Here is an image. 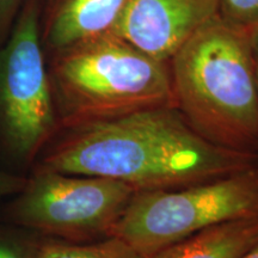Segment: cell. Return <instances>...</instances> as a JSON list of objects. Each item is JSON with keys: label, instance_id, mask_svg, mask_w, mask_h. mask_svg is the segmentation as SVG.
I'll return each mask as SVG.
<instances>
[{"label": "cell", "instance_id": "obj_10", "mask_svg": "<svg viewBox=\"0 0 258 258\" xmlns=\"http://www.w3.org/2000/svg\"><path fill=\"white\" fill-rule=\"evenodd\" d=\"M34 258H143L116 237L90 244L47 243L38 247Z\"/></svg>", "mask_w": 258, "mask_h": 258}, {"label": "cell", "instance_id": "obj_4", "mask_svg": "<svg viewBox=\"0 0 258 258\" xmlns=\"http://www.w3.org/2000/svg\"><path fill=\"white\" fill-rule=\"evenodd\" d=\"M258 215V165L176 189L141 190L112 228L143 258L233 219Z\"/></svg>", "mask_w": 258, "mask_h": 258}, {"label": "cell", "instance_id": "obj_7", "mask_svg": "<svg viewBox=\"0 0 258 258\" xmlns=\"http://www.w3.org/2000/svg\"><path fill=\"white\" fill-rule=\"evenodd\" d=\"M220 0H127L110 32L169 62L190 37L219 16Z\"/></svg>", "mask_w": 258, "mask_h": 258}, {"label": "cell", "instance_id": "obj_9", "mask_svg": "<svg viewBox=\"0 0 258 258\" xmlns=\"http://www.w3.org/2000/svg\"><path fill=\"white\" fill-rule=\"evenodd\" d=\"M258 243V215L211 226L151 258H241Z\"/></svg>", "mask_w": 258, "mask_h": 258}, {"label": "cell", "instance_id": "obj_16", "mask_svg": "<svg viewBox=\"0 0 258 258\" xmlns=\"http://www.w3.org/2000/svg\"><path fill=\"white\" fill-rule=\"evenodd\" d=\"M241 258H258V243L256 245H253V246L251 247V249Z\"/></svg>", "mask_w": 258, "mask_h": 258}, {"label": "cell", "instance_id": "obj_6", "mask_svg": "<svg viewBox=\"0 0 258 258\" xmlns=\"http://www.w3.org/2000/svg\"><path fill=\"white\" fill-rule=\"evenodd\" d=\"M0 122L10 146L30 157L55 128L41 43L40 0H25L0 54Z\"/></svg>", "mask_w": 258, "mask_h": 258}, {"label": "cell", "instance_id": "obj_17", "mask_svg": "<svg viewBox=\"0 0 258 258\" xmlns=\"http://www.w3.org/2000/svg\"><path fill=\"white\" fill-rule=\"evenodd\" d=\"M256 80H257V90H258V59H256Z\"/></svg>", "mask_w": 258, "mask_h": 258}, {"label": "cell", "instance_id": "obj_12", "mask_svg": "<svg viewBox=\"0 0 258 258\" xmlns=\"http://www.w3.org/2000/svg\"><path fill=\"white\" fill-rule=\"evenodd\" d=\"M21 3L22 0H0V41L11 29Z\"/></svg>", "mask_w": 258, "mask_h": 258}, {"label": "cell", "instance_id": "obj_1", "mask_svg": "<svg viewBox=\"0 0 258 258\" xmlns=\"http://www.w3.org/2000/svg\"><path fill=\"white\" fill-rule=\"evenodd\" d=\"M41 169L104 177L141 190L176 189L257 166L258 152L211 143L176 105L66 123Z\"/></svg>", "mask_w": 258, "mask_h": 258}, {"label": "cell", "instance_id": "obj_13", "mask_svg": "<svg viewBox=\"0 0 258 258\" xmlns=\"http://www.w3.org/2000/svg\"><path fill=\"white\" fill-rule=\"evenodd\" d=\"M25 184H27V180L22 177L0 170V198L15 192H21Z\"/></svg>", "mask_w": 258, "mask_h": 258}, {"label": "cell", "instance_id": "obj_15", "mask_svg": "<svg viewBox=\"0 0 258 258\" xmlns=\"http://www.w3.org/2000/svg\"><path fill=\"white\" fill-rule=\"evenodd\" d=\"M247 34H249V40L254 56H256V59H258V24L249 29V30H247Z\"/></svg>", "mask_w": 258, "mask_h": 258}, {"label": "cell", "instance_id": "obj_14", "mask_svg": "<svg viewBox=\"0 0 258 258\" xmlns=\"http://www.w3.org/2000/svg\"><path fill=\"white\" fill-rule=\"evenodd\" d=\"M34 254H29L21 247L14 244L0 241V258H34Z\"/></svg>", "mask_w": 258, "mask_h": 258}, {"label": "cell", "instance_id": "obj_2", "mask_svg": "<svg viewBox=\"0 0 258 258\" xmlns=\"http://www.w3.org/2000/svg\"><path fill=\"white\" fill-rule=\"evenodd\" d=\"M169 67L176 106L199 134L257 152L256 56L247 30L218 16L173 54Z\"/></svg>", "mask_w": 258, "mask_h": 258}, {"label": "cell", "instance_id": "obj_5", "mask_svg": "<svg viewBox=\"0 0 258 258\" xmlns=\"http://www.w3.org/2000/svg\"><path fill=\"white\" fill-rule=\"evenodd\" d=\"M138 190L120 180L40 169L14 213L19 224L70 240L110 237Z\"/></svg>", "mask_w": 258, "mask_h": 258}, {"label": "cell", "instance_id": "obj_11", "mask_svg": "<svg viewBox=\"0 0 258 258\" xmlns=\"http://www.w3.org/2000/svg\"><path fill=\"white\" fill-rule=\"evenodd\" d=\"M219 17L234 27L249 30L258 24V0H220Z\"/></svg>", "mask_w": 258, "mask_h": 258}, {"label": "cell", "instance_id": "obj_3", "mask_svg": "<svg viewBox=\"0 0 258 258\" xmlns=\"http://www.w3.org/2000/svg\"><path fill=\"white\" fill-rule=\"evenodd\" d=\"M51 83L66 123L176 105L169 62L112 32L57 51Z\"/></svg>", "mask_w": 258, "mask_h": 258}, {"label": "cell", "instance_id": "obj_8", "mask_svg": "<svg viewBox=\"0 0 258 258\" xmlns=\"http://www.w3.org/2000/svg\"><path fill=\"white\" fill-rule=\"evenodd\" d=\"M127 0H47L42 38L55 53L110 32Z\"/></svg>", "mask_w": 258, "mask_h": 258}]
</instances>
